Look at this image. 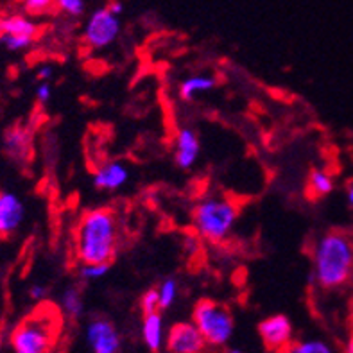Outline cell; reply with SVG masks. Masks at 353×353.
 Instances as JSON below:
<instances>
[{
  "mask_svg": "<svg viewBox=\"0 0 353 353\" xmlns=\"http://www.w3.org/2000/svg\"><path fill=\"white\" fill-rule=\"evenodd\" d=\"M108 8H110V11H112V13H115L117 17H121L122 11H124V6H122V2H119V0H113V2H110V4H108Z\"/></svg>",
  "mask_w": 353,
  "mask_h": 353,
  "instance_id": "obj_29",
  "label": "cell"
},
{
  "mask_svg": "<svg viewBox=\"0 0 353 353\" xmlns=\"http://www.w3.org/2000/svg\"><path fill=\"white\" fill-rule=\"evenodd\" d=\"M237 219V203L223 194L203 196L192 208L194 232L210 244H223L232 235Z\"/></svg>",
  "mask_w": 353,
  "mask_h": 353,
  "instance_id": "obj_4",
  "label": "cell"
},
{
  "mask_svg": "<svg viewBox=\"0 0 353 353\" xmlns=\"http://www.w3.org/2000/svg\"><path fill=\"white\" fill-rule=\"evenodd\" d=\"M26 221L22 197L11 190H0V239L13 237Z\"/></svg>",
  "mask_w": 353,
  "mask_h": 353,
  "instance_id": "obj_12",
  "label": "cell"
},
{
  "mask_svg": "<svg viewBox=\"0 0 353 353\" xmlns=\"http://www.w3.org/2000/svg\"><path fill=\"white\" fill-rule=\"evenodd\" d=\"M140 310L142 314H152V312H160V296H158V289L152 287V289H148L143 292L142 298H140Z\"/></svg>",
  "mask_w": 353,
  "mask_h": 353,
  "instance_id": "obj_23",
  "label": "cell"
},
{
  "mask_svg": "<svg viewBox=\"0 0 353 353\" xmlns=\"http://www.w3.org/2000/svg\"><path fill=\"white\" fill-rule=\"evenodd\" d=\"M336 188V181H334V176L325 169H312L309 172V178H307V194H309L312 199H321V197H327L334 192Z\"/></svg>",
  "mask_w": 353,
  "mask_h": 353,
  "instance_id": "obj_17",
  "label": "cell"
},
{
  "mask_svg": "<svg viewBox=\"0 0 353 353\" xmlns=\"http://www.w3.org/2000/svg\"><path fill=\"white\" fill-rule=\"evenodd\" d=\"M192 323L205 337L206 345L223 348L230 343L235 332V318L232 310L221 301L201 298L194 305Z\"/></svg>",
  "mask_w": 353,
  "mask_h": 353,
  "instance_id": "obj_5",
  "label": "cell"
},
{
  "mask_svg": "<svg viewBox=\"0 0 353 353\" xmlns=\"http://www.w3.org/2000/svg\"><path fill=\"white\" fill-rule=\"evenodd\" d=\"M158 289V296H160V310H167L170 309L172 305H174L176 298L179 294V283L174 276L165 278L160 285L157 287Z\"/></svg>",
  "mask_w": 353,
  "mask_h": 353,
  "instance_id": "obj_19",
  "label": "cell"
},
{
  "mask_svg": "<svg viewBox=\"0 0 353 353\" xmlns=\"http://www.w3.org/2000/svg\"><path fill=\"white\" fill-rule=\"evenodd\" d=\"M110 269H112V264H81L77 274L85 282H95V280L106 276Z\"/></svg>",
  "mask_w": 353,
  "mask_h": 353,
  "instance_id": "obj_22",
  "label": "cell"
},
{
  "mask_svg": "<svg viewBox=\"0 0 353 353\" xmlns=\"http://www.w3.org/2000/svg\"><path fill=\"white\" fill-rule=\"evenodd\" d=\"M353 241L343 232H327L312 250V280L321 289H339L352 278Z\"/></svg>",
  "mask_w": 353,
  "mask_h": 353,
  "instance_id": "obj_2",
  "label": "cell"
},
{
  "mask_svg": "<svg viewBox=\"0 0 353 353\" xmlns=\"http://www.w3.org/2000/svg\"><path fill=\"white\" fill-rule=\"evenodd\" d=\"M142 339L152 353H158L163 345V318L161 312L145 314L142 319Z\"/></svg>",
  "mask_w": 353,
  "mask_h": 353,
  "instance_id": "obj_16",
  "label": "cell"
},
{
  "mask_svg": "<svg viewBox=\"0 0 353 353\" xmlns=\"http://www.w3.org/2000/svg\"><path fill=\"white\" fill-rule=\"evenodd\" d=\"M206 341L192 321H178L167 332V353H205Z\"/></svg>",
  "mask_w": 353,
  "mask_h": 353,
  "instance_id": "obj_11",
  "label": "cell"
},
{
  "mask_svg": "<svg viewBox=\"0 0 353 353\" xmlns=\"http://www.w3.org/2000/svg\"><path fill=\"white\" fill-rule=\"evenodd\" d=\"M61 312L67 316L68 319H77L83 318L85 314V300H83V294H81V289L77 285H68L61 294Z\"/></svg>",
  "mask_w": 353,
  "mask_h": 353,
  "instance_id": "obj_18",
  "label": "cell"
},
{
  "mask_svg": "<svg viewBox=\"0 0 353 353\" xmlns=\"http://www.w3.org/2000/svg\"><path fill=\"white\" fill-rule=\"evenodd\" d=\"M285 353H336V350L323 339H303L289 346Z\"/></svg>",
  "mask_w": 353,
  "mask_h": 353,
  "instance_id": "obj_20",
  "label": "cell"
},
{
  "mask_svg": "<svg viewBox=\"0 0 353 353\" xmlns=\"http://www.w3.org/2000/svg\"><path fill=\"white\" fill-rule=\"evenodd\" d=\"M85 341L92 353H119L122 346L121 334L106 318L90 319L85 328Z\"/></svg>",
  "mask_w": 353,
  "mask_h": 353,
  "instance_id": "obj_10",
  "label": "cell"
},
{
  "mask_svg": "<svg viewBox=\"0 0 353 353\" xmlns=\"http://www.w3.org/2000/svg\"><path fill=\"white\" fill-rule=\"evenodd\" d=\"M348 353H353V341L350 343V346H348Z\"/></svg>",
  "mask_w": 353,
  "mask_h": 353,
  "instance_id": "obj_32",
  "label": "cell"
},
{
  "mask_svg": "<svg viewBox=\"0 0 353 353\" xmlns=\"http://www.w3.org/2000/svg\"><path fill=\"white\" fill-rule=\"evenodd\" d=\"M121 34V18L110 11L108 6L97 8L90 14L83 29V41L92 50L106 49Z\"/></svg>",
  "mask_w": 353,
  "mask_h": 353,
  "instance_id": "obj_7",
  "label": "cell"
},
{
  "mask_svg": "<svg viewBox=\"0 0 353 353\" xmlns=\"http://www.w3.org/2000/svg\"><path fill=\"white\" fill-rule=\"evenodd\" d=\"M217 86V79L208 74H196L183 79L178 86V94L183 101H194L197 95L208 94Z\"/></svg>",
  "mask_w": 353,
  "mask_h": 353,
  "instance_id": "obj_15",
  "label": "cell"
},
{
  "mask_svg": "<svg viewBox=\"0 0 353 353\" xmlns=\"http://www.w3.org/2000/svg\"><path fill=\"white\" fill-rule=\"evenodd\" d=\"M36 103L38 104H47L52 99V86H50L49 81H41V83H38V86H36Z\"/></svg>",
  "mask_w": 353,
  "mask_h": 353,
  "instance_id": "obj_25",
  "label": "cell"
},
{
  "mask_svg": "<svg viewBox=\"0 0 353 353\" xmlns=\"http://www.w3.org/2000/svg\"><path fill=\"white\" fill-rule=\"evenodd\" d=\"M54 76V67L52 65H40L36 68V79L40 81H50Z\"/></svg>",
  "mask_w": 353,
  "mask_h": 353,
  "instance_id": "obj_28",
  "label": "cell"
},
{
  "mask_svg": "<svg viewBox=\"0 0 353 353\" xmlns=\"http://www.w3.org/2000/svg\"><path fill=\"white\" fill-rule=\"evenodd\" d=\"M259 336L271 353H285L289 346L292 345V328L291 319L283 314H273L269 318L262 319L259 323Z\"/></svg>",
  "mask_w": 353,
  "mask_h": 353,
  "instance_id": "obj_9",
  "label": "cell"
},
{
  "mask_svg": "<svg viewBox=\"0 0 353 353\" xmlns=\"http://www.w3.org/2000/svg\"><path fill=\"white\" fill-rule=\"evenodd\" d=\"M2 152L14 165L31 163L34 152V133L29 125L13 124L2 133Z\"/></svg>",
  "mask_w": 353,
  "mask_h": 353,
  "instance_id": "obj_8",
  "label": "cell"
},
{
  "mask_svg": "<svg viewBox=\"0 0 353 353\" xmlns=\"http://www.w3.org/2000/svg\"><path fill=\"white\" fill-rule=\"evenodd\" d=\"M199 248H201V239H199V235H197L196 232L185 235L183 250L188 256H196L197 251H199Z\"/></svg>",
  "mask_w": 353,
  "mask_h": 353,
  "instance_id": "obj_26",
  "label": "cell"
},
{
  "mask_svg": "<svg viewBox=\"0 0 353 353\" xmlns=\"http://www.w3.org/2000/svg\"><path fill=\"white\" fill-rule=\"evenodd\" d=\"M131 179L130 167L121 160L104 161L92 174V185L99 192H115Z\"/></svg>",
  "mask_w": 353,
  "mask_h": 353,
  "instance_id": "obj_13",
  "label": "cell"
},
{
  "mask_svg": "<svg viewBox=\"0 0 353 353\" xmlns=\"http://www.w3.org/2000/svg\"><path fill=\"white\" fill-rule=\"evenodd\" d=\"M201 154V142L192 128H179L174 137V163L178 169L188 170L196 165Z\"/></svg>",
  "mask_w": 353,
  "mask_h": 353,
  "instance_id": "obj_14",
  "label": "cell"
},
{
  "mask_svg": "<svg viewBox=\"0 0 353 353\" xmlns=\"http://www.w3.org/2000/svg\"><path fill=\"white\" fill-rule=\"evenodd\" d=\"M56 8L68 17L77 18L85 14L86 0H56Z\"/></svg>",
  "mask_w": 353,
  "mask_h": 353,
  "instance_id": "obj_24",
  "label": "cell"
},
{
  "mask_svg": "<svg viewBox=\"0 0 353 353\" xmlns=\"http://www.w3.org/2000/svg\"><path fill=\"white\" fill-rule=\"evenodd\" d=\"M40 34V26L22 13L0 17V45L9 52H23L31 49Z\"/></svg>",
  "mask_w": 353,
  "mask_h": 353,
  "instance_id": "obj_6",
  "label": "cell"
},
{
  "mask_svg": "<svg viewBox=\"0 0 353 353\" xmlns=\"http://www.w3.org/2000/svg\"><path fill=\"white\" fill-rule=\"evenodd\" d=\"M346 199H348L350 206L353 208V181L348 185V188H346Z\"/></svg>",
  "mask_w": 353,
  "mask_h": 353,
  "instance_id": "obj_30",
  "label": "cell"
},
{
  "mask_svg": "<svg viewBox=\"0 0 353 353\" xmlns=\"http://www.w3.org/2000/svg\"><path fill=\"white\" fill-rule=\"evenodd\" d=\"M27 294H29L32 301H43L47 294H49V287L45 285V283H32Z\"/></svg>",
  "mask_w": 353,
  "mask_h": 353,
  "instance_id": "obj_27",
  "label": "cell"
},
{
  "mask_svg": "<svg viewBox=\"0 0 353 353\" xmlns=\"http://www.w3.org/2000/svg\"><path fill=\"white\" fill-rule=\"evenodd\" d=\"M119 241L121 226L115 210L97 206L81 215L74 235V253L81 264H112Z\"/></svg>",
  "mask_w": 353,
  "mask_h": 353,
  "instance_id": "obj_1",
  "label": "cell"
},
{
  "mask_svg": "<svg viewBox=\"0 0 353 353\" xmlns=\"http://www.w3.org/2000/svg\"><path fill=\"white\" fill-rule=\"evenodd\" d=\"M23 14L27 17L36 18V17H47L56 8V0H20Z\"/></svg>",
  "mask_w": 353,
  "mask_h": 353,
  "instance_id": "obj_21",
  "label": "cell"
},
{
  "mask_svg": "<svg viewBox=\"0 0 353 353\" xmlns=\"http://www.w3.org/2000/svg\"><path fill=\"white\" fill-rule=\"evenodd\" d=\"M63 318L52 305H43L17 325L9 343L13 353H50L58 343Z\"/></svg>",
  "mask_w": 353,
  "mask_h": 353,
  "instance_id": "obj_3",
  "label": "cell"
},
{
  "mask_svg": "<svg viewBox=\"0 0 353 353\" xmlns=\"http://www.w3.org/2000/svg\"><path fill=\"white\" fill-rule=\"evenodd\" d=\"M228 353H244L241 348H230Z\"/></svg>",
  "mask_w": 353,
  "mask_h": 353,
  "instance_id": "obj_31",
  "label": "cell"
}]
</instances>
